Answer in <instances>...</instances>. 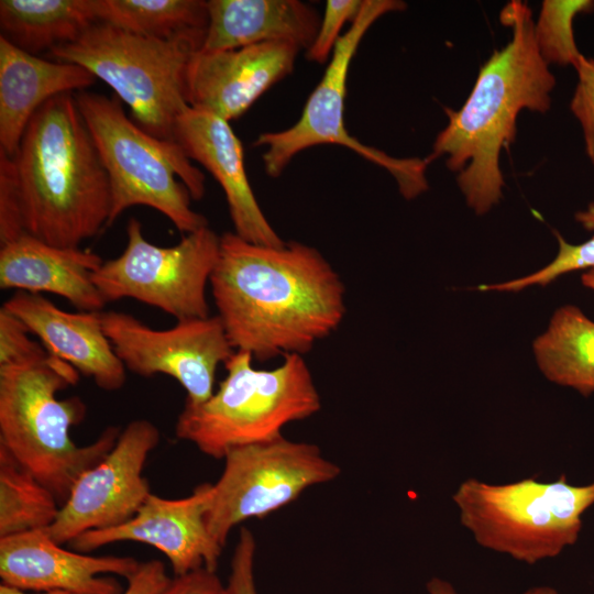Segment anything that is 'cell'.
<instances>
[{"instance_id":"obj_1","label":"cell","mask_w":594,"mask_h":594,"mask_svg":"<svg viewBox=\"0 0 594 594\" xmlns=\"http://www.w3.org/2000/svg\"><path fill=\"white\" fill-rule=\"evenodd\" d=\"M209 285L234 351L262 362L306 354L346 312L337 271L316 248L298 241L268 246L224 232Z\"/></svg>"},{"instance_id":"obj_2","label":"cell","mask_w":594,"mask_h":594,"mask_svg":"<svg viewBox=\"0 0 594 594\" xmlns=\"http://www.w3.org/2000/svg\"><path fill=\"white\" fill-rule=\"evenodd\" d=\"M499 19L512 29L510 41L482 65L463 106L444 109L448 123L427 157L431 163L447 156L448 168L459 173L457 183L468 206L479 216L503 197L499 157L515 140L519 112H547L556 86L535 41L529 6L510 1Z\"/></svg>"},{"instance_id":"obj_3","label":"cell","mask_w":594,"mask_h":594,"mask_svg":"<svg viewBox=\"0 0 594 594\" xmlns=\"http://www.w3.org/2000/svg\"><path fill=\"white\" fill-rule=\"evenodd\" d=\"M12 157L23 235L79 248L107 228L109 177L75 94L58 95L37 109Z\"/></svg>"},{"instance_id":"obj_4","label":"cell","mask_w":594,"mask_h":594,"mask_svg":"<svg viewBox=\"0 0 594 594\" xmlns=\"http://www.w3.org/2000/svg\"><path fill=\"white\" fill-rule=\"evenodd\" d=\"M79 374L46 350L0 365V446L53 492L59 506L121 432L109 426L86 446L73 441L69 430L84 420L86 405L79 397L59 399L57 393L75 386Z\"/></svg>"},{"instance_id":"obj_5","label":"cell","mask_w":594,"mask_h":594,"mask_svg":"<svg viewBox=\"0 0 594 594\" xmlns=\"http://www.w3.org/2000/svg\"><path fill=\"white\" fill-rule=\"evenodd\" d=\"M75 98L109 177L107 228L133 206L160 211L186 234L208 227L207 218L191 208V199L205 195V175L176 142L140 128L116 96L82 90Z\"/></svg>"},{"instance_id":"obj_6","label":"cell","mask_w":594,"mask_h":594,"mask_svg":"<svg viewBox=\"0 0 594 594\" xmlns=\"http://www.w3.org/2000/svg\"><path fill=\"white\" fill-rule=\"evenodd\" d=\"M253 360L249 352L234 351L212 396L199 405L185 404L175 425L179 440L223 460L232 448L279 438L286 425L320 410L321 398L302 355H285L271 370L255 369Z\"/></svg>"},{"instance_id":"obj_7","label":"cell","mask_w":594,"mask_h":594,"mask_svg":"<svg viewBox=\"0 0 594 594\" xmlns=\"http://www.w3.org/2000/svg\"><path fill=\"white\" fill-rule=\"evenodd\" d=\"M205 33L190 30L158 38L97 22L76 41L51 50L50 56L86 68L129 106L140 128L175 142L177 118L189 108L188 65L201 48Z\"/></svg>"},{"instance_id":"obj_8","label":"cell","mask_w":594,"mask_h":594,"mask_svg":"<svg viewBox=\"0 0 594 594\" xmlns=\"http://www.w3.org/2000/svg\"><path fill=\"white\" fill-rule=\"evenodd\" d=\"M452 501L479 546L536 564L578 541L582 516L594 505V481L573 485L562 474L551 482L531 476L495 484L470 477Z\"/></svg>"},{"instance_id":"obj_9","label":"cell","mask_w":594,"mask_h":594,"mask_svg":"<svg viewBox=\"0 0 594 594\" xmlns=\"http://www.w3.org/2000/svg\"><path fill=\"white\" fill-rule=\"evenodd\" d=\"M406 7L399 0H363L360 13L350 29L340 36L324 74L310 94L302 113L292 127L264 132L254 146H264L263 163L271 177H278L290 161L309 147L331 144L346 147L371 163L385 168L396 180L399 193L414 199L428 189L426 158L393 157L352 136L344 124V99L350 64L372 24L382 15L402 11Z\"/></svg>"},{"instance_id":"obj_10","label":"cell","mask_w":594,"mask_h":594,"mask_svg":"<svg viewBox=\"0 0 594 594\" xmlns=\"http://www.w3.org/2000/svg\"><path fill=\"white\" fill-rule=\"evenodd\" d=\"M206 510L212 538L224 548L231 530L295 502L306 490L329 483L340 466L310 442L274 440L232 448L224 458Z\"/></svg>"},{"instance_id":"obj_11","label":"cell","mask_w":594,"mask_h":594,"mask_svg":"<svg viewBox=\"0 0 594 594\" xmlns=\"http://www.w3.org/2000/svg\"><path fill=\"white\" fill-rule=\"evenodd\" d=\"M220 237L208 226L173 246H158L144 238L141 222L131 218L123 252L103 261L94 283L107 302L132 298L176 321L209 317L206 288L219 257Z\"/></svg>"},{"instance_id":"obj_12","label":"cell","mask_w":594,"mask_h":594,"mask_svg":"<svg viewBox=\"0 0 594 594\" xmlns=\"http://www.w3.org/2000/svg\"><path fill=\"white\" fill-rule=\"evenodd\" d=\"M101 319L125 370L142 377H173L186 391L187 405L212 396L218 366L234 352L217 315L179 320L163 330L123 311H101Z\"/></svg>"},{"instance_id":"obj_13","label":"cell","mask_w":594,"mask_h":594,"mask_svg":"<svg viewBox=\"0 0 594 594\" xmlns=\"http://www.w3.org/2000/svg\"><path fill=\"white\" fill-rule=\"evenodd\" d=\"M160 442L158 428L147 419H133L105 458L73 485L55 521L46 528L59 544L78 536L116 527L131 519L151 494L143 471Z\"/></svg>"},{"instance_id":"obj_14","label":"cell","mask_w":594,"mask_h":594,"mask_svg":"<svg viewBox=\"0 0 594 594\" xmlns=\"http://www.w3.org/2000/svg\"><path fill=\"white\" fill-rule=\"evenodd\" d=\"M211 483H201L182 498L151 493L138 513L116 527L91 530L75 538L73 550L89 553L121 541L156 548L168 559L174 576L200 568L217 571L223 548L212 538L206 521Z\"/></svg>"},{"instance_id":"obj_15","label":"cell","mask_w":594,"mask_h":594,"mask_svg":"<svg viewBox=\"0 0 594 594\" xmlns=\"http://www.w3.org/2000/svg\"><path fill=\"white\" fill-rule=\"evenodd\" d=\"M141 562L127 556L70 551L45 529L0 538L1 583L29 592L64 590L76 594H123L114 574L129 580Z\"/></svg>"},{"instance_id":"obj_16","label":"cell","mask_w":594,"mask_h":594,"mask_svg":"<svg viewBox=\"0 0 594 594\" xmlns=\"http://www.w3.org/2000/svg\"><path fill=\"white\" fill-rule=\"evenodd\" d=\"M300 50L288 42H266L217 52L199 50L186 74L187 103L228 122L237 119L293 72Z\"/></svg>"},{"instance_id":"obj_17","label":"cell","mask_w":594,"mask_h":594,"mask_svg":"<svg viewBox=\"0 0 594 594\" xmlns=\"http://www.w3.org/2000/svg\"><path fill=\"white\" fill-rule=\"evenodd\" d=\"M174 141L221 186L237 235L261 245L285 243L256 200L246 175L242 143L228 121L189 107L177 118Z\"/></svg>"},{"instance_id":"obj_18","label":"cell","mask_w":594,"mask_h":594,"mask_svg":"<svg viewBox=\"0 0 594 594\" xmlns=\"http://www.w3.org/2000/svg\"><path fill=\"white\" fill-rule=\"evenodd\" d=\"M2 306L50 354L91 378L99 388L114 392L125 384L127 370L105 333L101 311L68 312L40 294L23 290H16Z\"/></svg>"},{"instance_id":"obj_19","label":"cell","mask_w":594,"mask_h":594,"mask_svg":"<svg viewBox=\"0 0 594 594\" xmlns=\"http://www.w3.org/2000/svg\"><path fill=\"white\" fill-rule=\"evenodd\" d=\"M102 263L91 251L54 246L22 235L1 245L0 288L51 293L79 311H102L107 301L92 279Z\"/></svg>"},{"instance_id":"obj_20","label":"cell","mask_w":594,"mask_h":594,"mask_svg":"<svg viewBox=\"0 0 594 594\" xmlns=\"http://www.w3.org/2000/svg\"><path fill=\"white\" fill-rule=\"evenodd\" d=\"M97 78L86 68L32 55L0 36V151L16 153L37 109L50 99L86 90Z\"/></svg>"},{"instance_id":"obj_21","label":"cell","mask_w":594,"mask_h":594,"mask_svg":"<svg viewBox=\"0 0 594 594\" xmlns=\"http://www.w3.org/2000/svg\"><path fill=\"white\" fill-rule=\"evenodd\" d=\"M201 51L288 42L308 50L320 25L317 10L299 0H209Z\"/></svg>"},{"instance_id":"obj_22","label":"cell","mask_w":594,"mask_h":594,"mask_svg":"<svg viewBox=\"0 0 594 594\" xmlns=\"http://www.w3.org/2000/svg\"><path fill=\"white\" fill-rule=\"evenodd\" d=\"M98 22L94 0H1V35L32 55L76 41Z\"/></svg>"},{"instance_id":"obj_23","label":"cell","mask_w":594,"mask_h":594,"mask_svg":"<svg viewBox=\"0 0 594 594\" xmlns=\"http://www.w3.org/2000/svg\"><path fill=\"white\" fill-rule=\"evenodd\" d=\"M532 349L547 380L584 396L594 393V321L580 308L573 305L558 308Z\"/></svg>"},{"instance_id":"obj_24","label":"cell","mask_w":594,"mask_h":594,"mask_svg":"<svg viewBox=\"0 0 594 594\" xmlns=\"http://www.w3.org/2000/svg\"><path fill=\"white\" fill-rule=\"evenodd\" d=\"M98 22L124 31L168 38L190 30H206L204 0H94Z\"/></svg>"},{"instance_id":"obj_25","label":"cell","mask_w":594,"mask_h":594,"mask_svg":"<svg viewBox=\"0 0 594 594\" xmlns=\"http://www.w3.org/2000/svg\"><path fill=\"white\" fill-rule=\"evenodd\" d=\"M59 508L53 492L0 446V538L46 529Z\"/></svg>"},{"instance_id":"obj_26","label":"cell","mask_w":594,"mask_h":594,"mask_svg":"<svg viewBox=\"0 0 594 594\" xmlns=\"http://www.w3.org/2000/svg\"><path fill=\"white\" fill-rule=\"evenodd\" d=\"M594 10L592 0H544L534 33L543 61L559 66H575L583 55L575 43L573 21Z\"/></svg>"},{"instance_id":"obj_27","label":"cell","mask_w":594,"mask_h":594,"mask_svg":"<svg viewBox=\"0 0 594 594\" xmlns=\"http://www.w3.org/2000/svg\"><path fill=\"white\" fill-rule=\"evenodd\" d=\"M575 220L593 235L580 244L566 242L562 235L556 232L559 243L557 256L544 267L527 276L495 283L481 285L480 290L484 292H507L516 293L532 286H547L561 275L579 270L594 268V202L588 204L585 210L575 213Z\"/></svg>"},{"instance_id":"obj_28","label":"cell","mask_w":594,"mask_h":594,"mask_svg":"<svg viewBox=\"0 0 594 594\" xmlns=\"http://www.w3.org/2000/svg\"><path fill=\"white\" fill-rule=\"evenodd\" d=\"M363 0H328L316 37L307 50V58L326 63L334 51L339 34L346 21L353 22L361 11Z\"/></svg>"},{"instance_id":"obj_29","label":"cell","mask_w":594,"mask_h":594,"mask_svg":"<svg viewBox=\"0 0 594 594\" xmlns=\"http://www.w3.org/2000/svg\"><path fill=\"white\" fill-rule=\"evenodd\" d=\"M574 68L578 84L570 109L581 124L585 151L594 166V59L582 55Z\"/></svg>"},{"instance_id":"obj_30","label":"cell","mask_w":594,"mask_h":594,"mask_svg":"<svg viewBox=\"0 0 594 594\" xmlns=\"http://www.w3.org/2000/svg\"><path fill=\"white\" fill-rule=\"evenodd\" d=\"M22 235L16 167L13 157L0 151V243L6 244Z\"/></svg>"},{"instance_id":"obj_31","label":"cell","mask_w":594,"mask_h":594,"mask_svg":"<svg viewBox=\"0 0 594 594\" xmlns=\"http://www.w3.org/2000/svg\"><path fill=\"white\" fill-rule=\"evenodd\" d=\"M28 327L7 308H0V365L25 360L45 350L30 338Z\"/></svg>"},{"instance_id":"obj_32","label":"cell","mask_w":594,"mask_h":594,"mask_svg":"<svg viewBox=\"0 0 594 594\" xmlns=\"http://www.w3.org/2000/svg\"><path fill=\"white\" fill-rule=\"evenodd\" d=\"M256 541L253 532L241 527L230 563L228 590L230 594H258L255 584Z\"/></svg>"},{"instance_id":"obj_33","label":"cell","mask_w":594,"mask_h":594,"mask_svg":"<svg viewBox=\"0 0 594 594\" xmlns=\"http://www.w3.org/2000/svg\"><path fill=\"white\" fill-rule=\"evenodd\" d=\"M160 594H230L217 571L200 568L174 576Z\"/></svg>"},{"instance_id":"obj_34","label":"cell","mask_w":594,"mask_h":594,"mask_svg":"<svg viewBox=\"0 0 594 594\" xmlns=\"http://www.w3.org/2000/svg\"><path fill=\"white\" fill-rule=\"evenodd\" d=\"M172 578L164 562L152 559L141 562L136 572L129 579L123 594H160Z\"/></svg>"},{"instance_id":"obj_35","label":"cell","mask_w":594,"mask_h":594,"mask_svg":"<svg viewBox=\"0 0 594 594\" xmlns=\"http://www.w3.org/2000/svg\"><path fill=\"white\" fill-rule=\"evenodd\" d=\"M427 594H460L451 582L441 578H431L426 583ZM521 594H558V591L548 585L532 586Z\"/></svg>"},{"instance_id":"obj_36","label":"cell","mask_w":594,"mask_h":594,"mask_svg":"<svg viewBox=\"0 0 594 594\" xmlns=\"http://www.w3.org/2000/svg\"><path fill=\"white\" fill-rule=\"evenodd\" d=\"M0 594H76L69 591L64 590H50L41 592H29L14 586L7 585L4 583L0 584Z\"/></svg>"},{"instance_id":"obj_37","label":"cell","mask_w":594,"mask_h":594,"mask_svg":"<svg viewBox=\"0 0 594 594\" xmlns=\"http://www.w3.org/2000/svg\"><path fill=\"white\" fill-rule=\"evenodd\" d=\"M582 284L594 290V268L585 271L581 276Z\"/></svg>"}]
</instances>
